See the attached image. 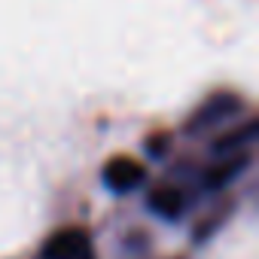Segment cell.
Returning <instances> with one entry per match:
<instances>
[{
    "label": "cell",
    "instance_id": "6da1fadb",
    "mask_svg": "<svg viewBox=\"0 0 259 259\" xmlns=\"http://www.w3.org/2000/svg\"><path fill=\"white\" fill-rule=\"evenodd\" d=\"M43 259H95V247L85 229H61L55 232L46 247Z\"/></svg>",
    "mask_w": 259,
    "mask_h": 259
},
{
    "label": "cell",
    "instance_id": "7a4b0ae2",
    "mask_svg": "<svg viewBox=\"0 0 259 259\" xmlns=\"http://www.w3.org/2000/svg\"><path fill=\"white\" fill-rule=\"evenodd\" d=\"M104 183H107V189L125 195V192H132V189H138L144 183V165H138L135 159H128V156H119V159L107 162Z\"/></svg>",
    "mask_w": 259,
    "mask_h": 259
},
{
    "label": "cell",
    "instance_id": "3957f363",
    "mask_svg": "<svg viewBox=\"0 0 259 259\" xmlns=\"http://www.w3.org/2000/svg\"><path fill=\"white\" fill-rule=\"evenodd\" d=\"M150 207H153L156 213L168 217V220H177V217L183 213V195L174 192V189H156V192L150 195Z\"/></svg>",
    "mask_w": 259,
    "mask_h": 259
},
{
    "label": "cell",
    "instance_id": "277c9868",
    "mask_svg": "<svg viewBox=\"0 0 259 259\" xmlns=\"http://www.w3.org/2000/svg\"><path fill=\"white\" fill-rule=\"evenodd\" d=\"M244 165V159H238V162H229L226 168H220V174H210L207 177V186H223L226 180H232L235 174H238V168Z\"/></svg>",
    "mask_w": 259,
    "mask_h": 259
}]
</instances>
